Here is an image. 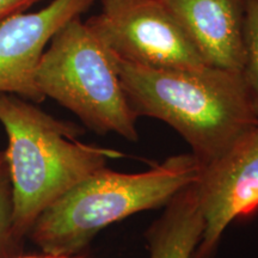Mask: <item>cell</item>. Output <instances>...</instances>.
Here are the masks:
<instances>
[{
	"mask_svg": "<svg viewBox=\"0 0 258 258\" xmlns=\"http://www.w3.org/2000/svg\"><path fill=\"white\" fill-rule=\"evenodd\" d=\"M114 62L137 117L157 118L178 132L201 167L226 156L258 127L241 72L208 64L156 70Z\"/></svg>",
	"mask_w": 258,
	"mask_h": 258,
	"instance_id": "6da1fadb",
	"label": "cell"
},
{
	"mask_svg": "<svg viewBox=\"0 0 258 258\" xmlns=\"http://www.w3.org/2000/svg\"><path fill=\"white\" fill-rule=\"evenodd\" d=\"M0 122L8 135L14 233L22 243L41 213L64 192L109 160L124 157L120 151L83 143L78 124L11 93H0Z\"/></svg>",
	"mask_w": 258,
	"mask_h": 258,
	"instance_id": "7a4b0ae2",
	"label": "cell"
},
{
	"mask_svg": "<svg viewBox=\"0 0 258 258\" xmlns=\"http://www.w3.org/2000/svg\"><path fill=\"white\" fill-rule=\"evenodd\" d=\"M201 165L191 153L177 154L143 172L102 167L64 192L32 225L28 237L42 253H84L105 227L144 211L165 207L199 180Z\"/></svg>",
	"mask_w": 258,
	"mask_h": 258,
	"instance_id": "3957f363",
	"label": "cell"
},
{
	"mask_svg": "<svg viewBox=\"0 0 258 258\" xmlns=\"http://www.w3.org/2000/svg\"><path fill=\"white\" fill-rule=\"evenodd\" d=\"M36 84L98 134L138 141V117L129 104L114 59L82 17L54 35L42 54Z\"/></svg>",
	"mask_w": 258,
	"mask_h": 258,
	"instance_id": "277c9868",
	"label": "cell"
},
{
	"mask_svg": "<svg viewBox=\"0 0 258 258\" xmlns=\"http://www.w3.org/2000/svg\"><path fill=\"white\" fill-rule=\"evenodd\" d=\"M85 23L114 59L156 70L207 66L163 0H102Z\"/></svg>",
	"mask_w": 258,
	"mask_h": 258,
	"instance_id": "5b68a950",
	"label": "cell"
},
{
	"mask_svg": "<svg viewBox=\"0 0 258 258\" xmlns=\"http://www.w3.org/2000/svg\"><path fill=\"white\" fill-rule=\"evenodd\" d=\"M203 228L191 258H214L226 228L258 211V127L226 156L201 167Z\"/></svg>",
	"mask_w": 258,
	"mask_h": 258,
	"instance_id": "8992f818",
	"label": "cell"
},
{
	"mask_svg": "<svg viewBox=\"0 0 258 258\" xmlns=\"http://www.w3.org/2000/svg\"><path fill=\"white\" fill-rule=\"evenodd\" d=\"M97 0H51L35 12L16 15L0 23V93H11L34 103L44 96L36 84V71L54 35L74 18L82 17Z\"/></svg>",
	"mask_w": 258,
	"mask_h": 258,
	"instance_id": "52a82bcc",
	"label": "cell"
},
{
	"mask_svg": "<svg viewBox=\"0 0 258 258\" xmlns=\"http://www.w3.org/2000/svg\"><path fill=\"white\" fill-rule=\"evenodd\" d=\"M208 66L241 72L247 0H163Z\"/></svg>",
	"mask_w": 258,
	"mask_h": 258,
	"instance_id": "ba28073f",
	"label": "cell"
},
{
	"mask_svg": "<svg viewBox=\"0 0 258 258\" xmlns=\"http://www.w3.org/2000/svg\"><path fill=\"white\" fill-rule=\"evenodd\" d=\"M205 228L198 180L182 189L145 233L150 258H191Z\"/></svg>",
	"mask_w": 258,
	"mask_h": 258,
	"instance_id": "9c48e42d",
	"label": "cell"
},
{
	"mask_svg": "<svg viewBox=\"0 0 258 258\" xmlns=\"http://www.w3.org/2000/svg\"><path fill=\"white\" fill-rule=\"evenodd\" d=\"M14 189L6 151H0V258H14L23 253L24 243L14 233Z\"/></svg>",
	"mask_w": 258,
	"mask_h": 258,
	"instance_id": "30bf717a",
	"label": "cell"
},
{
	"mask_svg": "<svg viewBox=\"0 0 258 258\" xmlns=\"http://www.w3.org/2000/svg\"><path fill=\"white\" fill-rule=\"evenodd\" d=\"M245 60L243 73L258 117V0H247L244 27Z\"/></svg>",
	"mask_w": 258,
	"mask_h": 258,
	"instance_id": "8fae6325",
	"label": "cell"
},
{
	"mask_svg": "<svg viewBox=\"0 0 258 258\" xmlns=\"http://www.w3.org/2000/svg\"><path fill=\"white\" fill-rule=\"evenodd\" d=\"M42 0H0V23L16 15L24 14Z\"/></svg>",
	"mask_w": 258,
	"mask_h": 258,
	"instance_id": "7c38bea8",
	"label": "cell"
},
{
	"mask_svg": "<svg viewBox=\"0 0 258 258\" xmlns=\"http://www.w3.org/2000/svg\"><path fill=\"white\" fill-rule=\"evenodd\" d=\"M14 258H88L85 254H76V256H56V254H49V253H43V254H30V256H23V253L16 256Z\"/></svg>",
	"mask_w": 258,
	"mask_h": 258,
	"instance_id": "4fadbf2b",
	"label": "cell"
}]
</instances>
